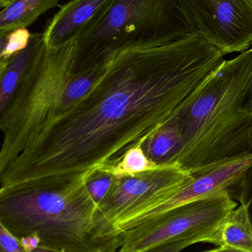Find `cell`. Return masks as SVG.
Listing matches in <instances>:
<instances>
[{"instance_id": "obj_1", "label": "cell", "mask_w": 252, "mask_h": 252, "mask_svg": "<svg viewBox=\"0 0 252 252\" xmlns=\"http://www.w3.org/2000/svg\"><path fill=\"white\" fill-rule=\"evenodd\" d=\"M224 56L198 33L107 53L90 91L14 160L0 185L87 182L116 165L190 106Z\"/></svg>"}, {"instance_id": "obj_2", "label": "cell", "mask_w": 252, "mask_h": 252, "mask_svg": "<svg viewBox=\"0 0 252 252\" xmlns=\"http://www.w3.org/2000/svg\"><path fill=\"white\" fill-rule=\"evenodd\" d=\"M252 47L224 60L178 118L183 144L173 162L194 177L252 152V115L244 110Z\"/></svg>"}, {"instance_id": "obj_3", "label": "cell", "mask_w": 252, "mask_h": 252, "mask_svg": "<svg viewBox=\"0 0 252 252\" xmlns=\"http://www.w3.org/2000/svg\"><path fill=\"white\" fill-rule=\"evenodd\" d=\"M97 205L87 182L62 184L47 177L0 188V220L18 238L35 237L61 252H117L124 233L102 238L93 216Z\"/></svg>"}, {"instance_id": "obj_4", "label": "cell", "mask_w": 252, "mask_h": 252, "mask_svg": "<svg viewBox=\"0 0 252 252\" xmlns=\"http://www.w3.org/2000/svg\"><path fill=\"white\" fill-rule=\"evenodd\" d=\"M194 32L179 0H110L76 44L77 69L117 50L176 41Z\"/></svg>"}, {"instance_id": "obj_5", "label": "cell", "mask_w": 252, "mask_h": 252, "mask_svg": "<svg viewBox=\"0 0 252 252\" xmlns=\"http://www.w3.org/2000/svg\"><path fill=\"white\" fill-rule=\"evenodd\" d=\"M75 71V41L41 49L1 131L0 176L57 117L63 92Z\"/></svg>"}, {"instance_id": "obj_6", "label": "cell", "mask_w": 252, "mask_h": 252, "mask_svg": "<svg viewBox=\"0 0 252 252\" xmlns=\"http://www.w3.org/2000/svg\"><path fill=\"white\" fill-rule=\"evenodd\" d=\"M194 178L177 162L133 176L114 178L93 216L95 232L102 238L121 235L116 233L117 226L158 205Z\"/></svg>"}, {"instance_id": "obj_7", "label": "cell", "mask_w": 252, "mask_h": 252, "mask_svg": "<svg viewBox=\"0 0 252 252\" xmlns=\"http://www.w3.org/2000/svg\"><path fill=\"white\" fill-rule=\"evenodd\" d=\"M237 207L228 190L185 204L124 232L117 252H147L182 240L207 243Z\"/></svg>"}, {"instance_id": "obj_8", "label": "cell", "mask_w": 252, "mask_h": 252, "mask_svg": "<svg viewBox=\"0 0 252 252\" xmlns=\"http://www.w3.org/2000/svg\"><path fill=\"white\" fill-rule=\"evenodd\" d=\"M195 33L224 55L252 44V0H179Z\"/></svg>"}, {"instance_id": "obj_9", "label": "cell", "mask_w": 252, "mask_h": 252, "mask_svg": "<svg viewBox=\"0 0 252 252\" xmlns=\"http://www.w3.org/2000/svg\"><path fill=\"white\" fill-rule=\"evenodd\" d=\"M252 167V152L220 163L198 175L192 182L151 210L121 225L123 232L185 204L208 198L240 184Z\"/></svg>"}, {"instance_id": "obj_10", "label": "cell", "mask_w": 252, "mask_h": 252, "mask_svg": "<svg viewBox=\"0 0 252 252\" xmlns=\"http://www.w3.org/2000/svg\"><path fill=\"white\" fill-rule=\"evenodd\" d=\"M110 0H71L61 7L43 32L48 48L76 41Z\"/></svg>"}, {"instance_id": "obj_11", "label": "cell", "mask_w": 252, "mask_h": 252, "mask_svg": "<svg viewBox=\"0 0 252 252\" xmlns=\"http://www.w3.org/2000/svg\"><path fill=\"white\" fill-rule=\"evenodd\" d=\"M44 45L43 33H31L26 47L9 58L0 78V131L7 124L25 78Z\"/></svg>"}, {"instance_id": "obj_12", "label": "cell", "mask_w": 252, "mask_h": 252, "mask_svg": "<svg viewBox=\"0 0 252 252\" xmlns=\"http://www.w3.org/2000/svg\"><path fill=\"white\" fill-rule=\"evenodd\" d=\"M207 243L252 252V223L248 207L241 203L239 207L232 210Z\"/></svg>"}, {"instance_id": "obj_13", "label": "cell", "mask_w": 252, "mask_h": 252, "mask_svg": "<svg viewBox=\"0 0 252 252\" xmlns=\"http://www.w3.org/2000/svg\"><path fill=\"white\" fill-rule=\"evenodd\" d=\"M60 0H13L0 11V31L26 29Z\"/></svg>"}, {"instance_id": "obj_14", "label": "cell", "mask_w": 252, "mask_h": 252, "mask_svg": "<svg viewBox=\"0 0 252 252\" xmlns=\"http://www.w3.org/2000/svg\"><path fill=\"white\" fill-rule=\"evenodd\" d=\"M183 144L178 118L157 130L143 144L146 157L158 165L173 162Z\"/></svg>"}, {"instance_id": "obj_15", "label": "cell", "mask_w": 252, "mask_h": 252, "mask_svg": "<svg viewBox=\"0 0 252 252\" xmlns=\"http://www.w3.org/2000/svg\"><path fill=\"white\" fill-rule=\"evenodd\" d=\"M164 164L158 165L151 161L145 155L142 145H139L129 150L116 165L99 173H109L115 178L133 176L145 172L157 170Z\"/></svg>"}, {"instance_id": "obj_16", "label": "cell", "mask_w": 252, "mask_h": 252, "mask_svg": "<svg viewBox=\"0 0 252 252\" xmlns=\"http://www.w3.org/2000/svg\"><path fill=\"white\" fill-rule=\"evenodd\" d=\"M31 35L27 29L0 31V63L26 47Z\"/></svg>"}, {"instance_id": "obj_17", "label": "cell", "mask_w": 252, "mask_h": 252, "mask_svg": "<svg viewBox=\"0 0 252 252\" xmlns=\"http://www.w3.org/2000/svg\"><path fill=\"white\" fill-rule=\"evenodd\" d=\"M114 178L109 173H96L87 181V189L97 207L109 192L113 183Z\"/></svg>"}, {"instance_id": "obj_18", "label": "cell", "mask_w": 252, "mask_h": 252, "mask_svg": "<svg viewBox=\"0 0 252 252\" xmlns=\"http://www.w3.org/2000/svg\"><path fill=\"white\" fill-rule=\"evenodd\" d=\"M0 252H25L20 241L0 220Z\"/></svg>"}, {"instance_id": "obj_19", "label": "cell", "mask_w": 252, "mask_h": 252, "mask_svg": "<svg viewBox=\"0 0 252 252\" xmlns=\"http://www.w3.org/2000/svg\"><path fill=\"white\" fill-rule=\"evenodd\" d=\"M250 173H251L250 185L245 182L246 177L244 178L240 182L241 185V189L236 198L238 201H241V204H246L248 207L249 215L252 223V167Z\"/></svg>"}, {"instance_id": "obj_20", "label": "cell", "mask_w": 252, "mask_h": 252, "mask_svg": "<svg viewBox=\"0 0 252 252\" xmlns=\"http://www.w3.org/2000/svg\"><path fill=\"white\" fill-rule=\"evenodd\" d=\"M197 244L195 240L188 239L167 243L147 252H180L189 246Z\"/></svg>"}, {"instance_id": "obj_21", "label": "cell", "mask_w": 252, "mask_h": 252, "mask_svg": "<svg viewBox=\"0 0 252 252\" xmlns=\"http://www.w3.org/2000/svg\"><path fill=\"white\" fill-rule=\"evenodd\" d=\"M244 110L250 115H252V76L250 81L248 90L246 94L245 100L244 103Z\"/></svg>"}, {"instance_id": "obj_22", "label": "cell", "mask_w": 252, "mask_h": 252, "mask_svg": "<svg viewBox=\"0 0 252 252\" xmlns=\"http://www.w3.org/2000/svg\"><path fill=\"white\" fill-rule=\"evenodd\" d=\"M204 252H245L241 250H235V249L229 248V247H219L216 250H210V251Z\"/></svg>"}, {"instance_id": "obj_23", "label": "cell", "mask_w": 252, "mask_h": 252, "mask_svg": "<svg viewBox=\"0 0 252 252\" xmlns=\"http://www.w3.org/2000/svg\"><path fill=\"white\" fill-rule=\"evenodd\" d=\"M8 59H4V61L0 63V78H1V75H2L3 72H4V69H5L6 65H7V61Z\"/></svg>"}, {"instance_id": "obj_24", "label": "cell", "mask_w": 252, "mask_h": 252, "mask_svg": "<svg viewBox=\"0 0 252 252\" xmlns=\"http://www.w3.org/2000/svg\"><path fill=\"white\" fill-rule=\"evenodd\" d=\"M32 252H61L55 251V250H49V249L42 248V247H38L36 250H34Z\"/></svg>"}, {"instance_id": "obj_25", "label": "cell", "mask_w": 252, "mask_h": 252, "mask_svg": "<svg viewBox=\"0 0 252 252\" xmlns=\"http://www.w3.org/2000/svg\"><path fill=\"white\" fill-rule=\"evenodd\" d=\"M13 0H0V7H5L10 4Z\"/></svg>"}]
</instances>
